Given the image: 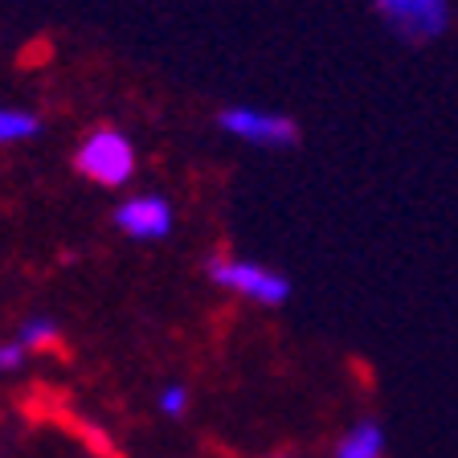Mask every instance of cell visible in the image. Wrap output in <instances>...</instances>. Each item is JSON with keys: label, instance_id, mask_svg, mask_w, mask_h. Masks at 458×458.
I'll use <instances>...</instances> for the list:
<instances>
[{"label": "cell", "instance_id": "cell-6", "mask_svg": "<svg viewBox=\"0 0 458 458\" xmlns=\"http://www.w3.org/2000/svg\"><path fill=\"white\" fill-rule=\"evenodd\" d=\"M381 454H385V434L377 421H356L335 442V458H381Z\"/></svg>", "mask_w": 458, "mask_h": 458}, {"label": "cell", "instance_id": "cell-1", "mask_svg": "<svg viewBox=\"0 0 458 458\" xmlns=\"http://www.w3.org/2000/svg\"><path fill=\"white\" fill-rule=\"evenodd\" d=\"M74 168L90 184L103 189H123L135 176V143L119 127H95L74 148Z\"/></svg>", "mask_w": 458, "mask_h": 458}, {"label": "cell", "instance_id": "cell-9", "mask_svg": "<svg viewBox=\"0 0 458 458\" xmlns=\"http://www.w3.org/2000/svg\"><path fill=\"white\" fill-rule=\"evenodd\" d=\"M156 405H160L164 418H184V413H189V389H184V385H168V389L156 397Z\"/></svg>", "mask_w": 458, "mask_h": 458}, {"label": "cell", "instance_id": "cell-3", "mask_svg": "<svg viewBox=\"0 0 458 458\" xmlns=\"http://www.w3.org/2000/svg\"><path fill=\"white\" fill-rule=\"evenodd\" d=\"M221 131H229L242 143H254V148H291L299 135L286 114L262 111V106H225L221 111Z\"/></svg>", "mask_w": 458, "mask_h": 458}, {"label": "cell", "instance_id": "cell-10", "mask_svg": "<svg viewBox=\"0 0 458 458\" xmlns=\"http://www.w3.org/2000/svg\"><path fill=\"white\" fill-rule=\"evenodd\" d=\"M25 356H29V348L17 340V335H13V340L0 348V369H4V372H17L21 364H25Z\"/></svg>", "mask_w": 458, "mask_h": 458}, {"label": "cell", "instance_id": "cell-5", "mask_svg": "<svg viewBox=\"0 0 458 458\" xmlns=\"http://www.w3.org/2000/svg\"><path fill=\"white\" fill-rule=\"evenodd\" d=\"M114 225L135 242H160L172 233V205L160 192H135L114 209Z\"/></svg>", "mask_w": 458, "mask_h": 458}, {"label": "cell", "instance_id": "cell-8", "mask_svg": "<svg viewBox=\"0 0 458 458\" xmlns=\"http://www.w3.org/2000/svg\"><path fill=\"white\" fill-rule=\"evenodd\" d=\"M17 340L25 344L29 352H49V348L62 344V327H57V319H49V315H33V319H25V324L17 327Z\"/></svg>", "mask_w": 458, "mask_h": 458}, {"label": "cell", "instance_id": "cell-7", "mask_svg": "<svg viewBox=\"0 0 458 458\" xmlns=\"http://www.w3.org/2000/svg\"><path fill=\"white\" fill-rule=\"evenodd\" d=\"M41 135V114L29 106H4L0 111V140L4 143H25Z\"/></svg>", "mask_w": 458, "mask_h": 458}, {"label": "cell", "instance_id": "cell-4", "mask_svg": "<svg viewBox=\"0 0 458 458\" xmlns=\"http://www.w3.org/2000/svg\"><path fill=\"white\" fill-rule=\"evenodd\" d=\"M377 13L405 41H434L450 25V0H377Z\"/></svg>", "mask_w": 458, "mask_h": 458}, {"label": "cell", "instance_id": "cell-2", "mask_svg": "<svg viewBox=\"0 0 458 458\" xmlns=\"http://www.w3.org/2000/svg\"><path fill=\"white\" fill-rule=\"evenodd\" d=\"M209 278L233 295L250 299V303L262 307H278L291 295V283L283 275H275L262 262H250V258H233V254H213L209 258Z\"/></svg>", "mask_w": 458, "mask_h": 458}]
</instances>
